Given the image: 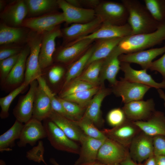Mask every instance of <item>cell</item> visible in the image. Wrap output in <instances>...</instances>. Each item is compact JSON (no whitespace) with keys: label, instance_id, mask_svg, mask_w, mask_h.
Segmentation results:
<instances>
[{"label":"cell","instance_id":"obj_30","mask_svg":"<svg viewBox=\"0 0 165 165\" xmlns=\"http://www.w3.org/2000/svg\"><path fill=\"white\" fill-rule=\"evenodd\" d=\"M26 28L15 27L2 23L0 25V44L5 45L18 43L25 39L27 40L28 35ZM29 34V33H28Z\"/></svg>","mask_w":165,"mask_h":165},{"label":"cell","instance_id":"obj_5","mask_svg":"<svg viewBox=\"0 0 165 165\" xmlns=\"http://www.w3.org/2000/svg\"><path fill=\"white\" fill-rule=\"evenodd\" d=\"M47 138L55 149L75 154H79L80 147L71 139L53 121L49 118L44 120Z\"/></svg>","mask_w":165,"mask_h":165},{"label":"cell","instance_id":"obj_41","mask_svg":"<svg viewBox=\"0 0 165 165\" xmlns=\"http://www.w3.org/2000/svg\"><path fill=\"white\" fill-rule=\"evenodd\" d=\"M65 111L73 120L77 121L83 117L86 108L78 105L63 98L57 97Z\"/></svg>","mask_w":165,"mask_h":165},{"label":"cell","instance_id":"obj_11","mask_svg":"<svg viewBox=\"0 0 165 165\" xmlns=\"http://www.w3.org/2000/svg\"><path fill=\"white\" fill-rule=\"evenodd\" d=\"M60 36H62V32L59 25L43 34L39 56V65L42 71L53 64V57L56 50L55 40Z\"/></svg>","mask_w":165,"mask_h":165},{"label":"cell","instance_id":"obj_44","mask_svg":"<svg viewBox=\"0 0 165 165\" xmlns=\"http://www.w3.org/2000/svg\"><path fill=\"white\" fill-rule=\"evenodd\" d=\"M44 151L43 142L42 141H39L36 146L27 152L26 157L29 160L38 163L42 162L45 164L46 163L43 157Z\"/></svg>","mask_w":165,"mask_h":165},{"label":"cell","instance_id":"obj_13","mask_svg":"<svg viewBox=\"0 0 165 165\" xmlns=\"http://www.w3.org/2000/svg\"><path fill=\"white\" fill-rule=\"evenodd\" d=\"M153 99L140 100L124 104L122 109L127 119L132 121L147 120L155 111Z\"/></svg>","mask_w":165,"mask_h":165},{"label":"cell","instance_id":"obj_57","mask_svg":"<svg viewBox=\"0 0 165 165\" xmlns=\"http://www.w3.org/2000/svg\"><path fill=\"white\" fill-rule=\"evenodd\" d=\"M50 162L53 165H60L53 158H51L50 160Z\"/></svg>","mask_w":165,"mask_h":165},{"label":"cell","instance_id":"obj_20","mask_svg":"<svg viewBox=\"0 0 165 165\" xmlns=\"http://www.w3.org/2000/svg\"><path fill=\"white\" fill-rule=\"evenodd\" d=\"M120 69L124 72L123 78L126 80L142 84L157 90L165 89V79H163L161 82H156L147 73V70L134 69L131 67L130 63L124 62H121Z\"/></svg>","mask_w":165,"mask_h":165},{"label":"cell","instance_id":"obj_18","mask_svg":"<svg viewBox=\"0 0 165 165\" xmlns=\"http://www.w3.org/2000/svg\"><path fill=\"white\" fill-rule=\"evenodd\" d=\"M28 15V10L24 0H17L6 5L0 13L3 23L13 27H20Z\"/></svg>","mask_w":165,"mask_h":165},{"label":"cell","instance_id":"obj_54","mask_svg":"<svg viewBox=\"0 0 165 165\" xmlns=\"http://www.w3.org/2000/svg\"><path fill=\"white\" fill-rule=\"evenodd\" d=\"M157 91L160 97L163 99L164 101V105L165 107V93L160 89H158Z\"/></svg>","mask_w":165,"mask_h":165},{"label":"cell","instance_id":"obj_55","mask_svg":"<svg viewBox=\"0 0 165 165\" xmlns=\"http://www.w3.org/2000/svg\"><path fill=\"white\" fill-rule=\"evenodd\" d=\"M80 165H108L101 163L97 161H96L93 162L82 164Z\"/></svg>","mask_w":165,"mask_h":165},{"label":"cell","instance_id":"obj_47","mask_svg":"<svg viewBox=\"0 0 165 165\" xmlns=\"http://www.w3.org/2000/svg\"><path fill=\"white\" fill-rule=\"evenodd\" d=\"M23 48L18 46H7L0 50V61L20 53Z\"/></svg>","mask_w":165,"mask_h":165},{"label":"cell","instance_id":"obj_9","mask_svg":"<svg viewBox=\"0 0 165 165\" xmlns=\"http://www.w3.org/2000/svg\"><path fill=\"white\" fill-rule=\"evenodd\" d=\"M153 138L141 131L134 138L128 148L130 156L134 161L142 163L154 154Z\"/></svg>","mask_w":165,"mask_h":165},{"label":"cell","instance_id":"obj_34","mask_svg":"<svg viewBox=\"0 0 165 165\" xmlns=\"http://www.w3.org/2000/svg\"><path fill=\"white\" fill-rule=\"evenodd\" d=\"M104 59L96 61L90 63L86 68L84 72L76 79L97 86L100 82L99 75Z\"/></svg>","mask_w":165,"mask_h":165},{"label":"cell","instance_id":"obj_7","mask_svg":"<svg viewBox=\"0 0 165 165\" xmlns=\"http://www.w3.org/2000/svg\"><path fill=\"white\" fill-rule=\"evenodd\" d=\"M64 22L65 19L63 13L56 11L38 16L26 18L21 27L43 34Z\"/></svg>","mask_w":165,"mask_h":165},{"label":"cell","instance_id":"obj_3","mask_svg":"<svg viewBox=\"0 0 165 165\" xmlns=\"http://www.w3.org/2000/svg\"><path fill=\"white\" fill-rule=\"evenodd\" d=\"M42 34L31 31L27 39L30 53L26 61L24 82L28 85L43 75L39 61Z\"/></svg>","mask_w":165,"mask_h":165},{"label":"cell","instance_id":"obj_33","mask_svg":"<svg viewBox=\"0 0 165 165\" xmlns=\"http://www.w3.org/2000/svg\"><path fill=\"white\" fill-rule=\"evenodd\" d=\"M94 48L93 44L80 58L69 66L66 73L63 88L80 75L82 70L86 67V64L93 53Z\"/></svg>","mask_w":165,"mask_h":165},{"label":"cell","instance_id":"obj_49","mask_svg":"<svg viewBox=\"0 0 165 165\" xmlns=\"http://www.w3.org/2000/svg\"><path fill=\"white\" fill-rule=\"evenodd\" d=\"M79 1L82 8L84 6L87 9H94L101 1L99 0H79Z\"/></svg>","mask_w":165,"mask_h":165},{"label":"cell","instance_id":"obj_38","mask_svg":"<svg viewBox=\"0 0 165 165\" xmlns=\"http://www.w3.org/2000/svg\"><path fill=\"white\" fill-rule=\"evenodd\" d=\"M28 85L24 82L20 86L12 90L7 95L0 98V106L1 111L0 117L5 119L9 116V112L10 106L15 98L21 93Z\"/></svg>","mask_w":165,"mask_h":165},{"label":"cell","instance_id":"obj_40","mask_svg":"<svg viewBox=\"0 0 165 165\" xmlns=\"http://www.w3.org/2000/svg\"><path fill=\"white\" fill-rule=\"evenodd\" d=\"M96 86H95L83 80L75 79L63 88L59 97L63 98L71 94Z\"/></svg>","mask_w":165,"mask_h":165},{"label":"cell","instance_id":"obj_28","mask_svg":"<svg viewBox=\"0 0 165 165\" xmlns=\"http://www.w3.org/2000/svg\"><path fill=\"white\" fill-rule=\"evenodd\" d=\"M124 37L96 40V42L94 44L93 51L85 68L94 61L104 59L107 57Z\"/></svg>","mask_w":165,"mask_h":165},{"label":"cell","instance_id":"obj_4","mask_svg":"<svg viewBox=\"0 0 165 165\" xmlns=\"http://www.w3.org/2000/svg\"><path fill=\"white\" fill-rule=\"evenodd\" d=\"M94 10L96 16L100 18L103 23L121 26L127 22L128 12L122 3L101 1Z\"/></svg>","mask_w":165,"mask_h":165},{"label":"cell","instance_id":"obj_58","mask_svg":"<svg viewBox=\"0 0 165 165\" xmlns=\"http://www.w3.org/2000/svg\"><path fill=\"white\" fill-rule=\"evenodd\" d=\"M46 165H47V164H46ZM53 165L52 164V165Z\"/></svg>","mask_w":165,"mask_h":165},{"label":"cell","instance_id":"obj_14","mask_svg":"<svg viewBox=\"0 0 165 165\" xmlns=\"http://www.w3.org/2000/svg\"><path fill=\"white\" fill-rule=\"evenodd\" d=\"M102 24L101 20L96 17L89 22L73 24L70 26L64 28L61 30L65 45L93 33L99 29Z\"/></svg>","mask_w":165,"mask_h":165},{"label":"cell","instance_id":"obj_29","mask_svg":"<svg viewBox=\"0 0 165 165\" xmlns=\"http://www.w3.org/2000/svg\"><path fill=\"white\" fill-rule=\"evenodd\" d=\"M49 119L53 121L71 139L79 142L83 134L74 120L53 111Z\"/></svg>","mask_w":165,"mask_h":165},{"label":"cell","instance_id":"obj_36","mask_svg":"<svg viewBox=\"0 0 165 165\" xmlns=\"http://www.w3.org/2000/svg\"><path fill=\"white\" fill-rule=\"evenodd\" d=\"M38 84L49 97L53 111L58 114L72 120L67 113L60 102L55 97L46 82L45 79L42 76L37 79Z\"/></svg>","mask_w":165,"mask_h":165},{"label":"cell","instance_id":"obj_21","mask_svg":"<svg viewBox=\"0 0 165 165\" xmlns=\"http://www.w3.org/2000/svg\"><path fill=\"white\" fill-rule=\"evenodd\" d=\"M165 53V45L160 48L151 49L135 52L122 54L119 57L120 62L136 63L143 69H149L152 60Z\"/></svg>","mask_w":165,"mask_h":165},{"label":"cell","instance_id":"obj_52","mask_svg":"<svg viewBox=\"0 0 165 165\" xmlns=\"http://www.w3.org/2000/svg\"><path fill=\"white\" fill-rule=\"evenodd\" d=\"M155 157L156 165H165V156H155Z\"/></svg>","mask_w":165,"mask_h":165},{"label":"cell","instance_id":"obj_31","mask_svg":"<svg viewBox=\"0 0 165 165\" xmlns=\"http://www.w3.org/2000/svg\"><path fill=\"white\" fill-rule=\"evenodd\" d=\"M28 17H36L56 11L59 8L56 0H24Z\"/></svg>","mask_w":165,"mask_h":165},{"label":"cell","instance_id":"obj_2","mask_svg":"<svg viewBox=\"0 0 165 165\" xmlns=\"http://www.w3.org/2000/svg\"><path fill=\"white\" fill-rule=\"evenodd\" d=\"M165 40V20L155 31L124 37L117 46L120 53L127 54L145 50Z\"/></svg>","mask_w":165,"mask_h":165},{"label":"cell","instance_id":"obj_10","mask_svg":"<svg viewBox=\"0 0 165 165\" xmlns=\"http://www.w3.org/2000/svg\"><path fill=\"white\" fill-rule=\"evenodd\" d=\"M101 131L107 138L128 148L133 139L141 130L133 122L127 119L119 126Z\"/></svg>","mask_w":165,"mask_h":165},{"label":"cell","instance_id":"obj_50","mask_svg":"<svg viewBox=\"0 0 165 165\" xmlns=\"http://www.w3.org/2000/svg\"><path fill=\"white\" fill-rule=\"evenodd\" d=\"M141 165H156V157L154 154L147 159Z\"/></svg>","mask_w":165,"mask_h":165},{"label":"cell","instance_id":"obj_46","mask_svg":"<svg viewBox=\"0 0 165 165\" xmlns=\"http://www.w3.org/2000/svg\"><path fill=\"white\" fill-rule=\"evenodd\" d=\"M153 139L154 155L165 156V136L158 135L153 137Z\"/></svg>","mask_w":165,"mask_h":165},{"label":"cell","instance_id":"obj_1","mask_svg":"<svg viewBox=\"0 0 165 165\" xmlns=\"http://www.w3.org/2000/svg\"><path fill=\"white\" fill-rule=\"evenodd\" d=\"M128 12L127 23L132 35L150 33L155 31L160 23L152 16L145 6L137 0H122Z\"/></svg>","mask_w":165,"mask_h":165},{"label":"cell","instance_id":"obj_43","mask_svg":"<svg viewBox=\"0 0 165 165\" xmlns=\"http://www.w3.org/2000/svg\"><path fill=\"white\" fill-rule=\"evenodd\" d=\"M20 53L0 61V77L2 83L4 81L16 64Z\"/></svg>","mask_w":165,"mask_h":165},{"label":"cell","instance_id":"obj_17","mask_svg":"<svg viewBox=\"0 0 165 165\" xmlns=\"http://www.w3.org/2000/svg\"><path fill=\"white\" fill-rule=\"evenodd\" d=\"M30 53V49L27 44L20 53L16 64L4 81L2 83L4 89H16L24 82L26 70V62Z\"/></svg>","mask_w":165,"mask_h":165},{"label":"cell","instance_id":"obj_32","mask_svg":"<svg viewBox=\"0 0 165 165\" xmlns=\"http://www.w3.org/2000/svg\"><path fill=\"white\" fill-rule=\"evenodd\" d=\"M24 124L16 120L13 126L0 136V151H11L15 145V141L19 139Z\"/></svg>","mask_w":165,"mask_h":165},{"label":"cell","instance_id":"obj_16","mask_svg":"<svg viewBox=\"0 0 165 165\" xmlns=\"http://www.w3.org/2000/svg\"><path fill=\"white\" fill-rule=\"evenodd\" d=\"M41 122L32 118L24 123L17 143L19 147H25L28 144L34 146L40 140L47 137L45 128Z\"/></svg>","mask_w":165,"mask_h":165},{"label":"cell","instance_id":"obj_45","mask_svg":"<svg viewBox=\"0 0 165 165\" xmlns=\"http://www.w3.org/2000/svg\"><path fill=\"white\" fill-rule=\"evenodd\" d=\"M65 72L64 68L56 65L52 66L47 73V78L50 82L52 84L58 82L63 76Z\"/></svg>","mask_w":165,"mask_h":165},{"label":"cell","instance_id":"obj_22","mask_svg":"<svg viewBox=\"0 0 165 165\" xmlns=\"http://www.w3.org/2000/svg\"><path fill=\"white\" fill-rule=\"evenodd\" d=\"M105 140L93 138L83 133L79 141L81 146L79 157L74 165H80L96 161L99 150Z\"/></svg>","mask_w":165,"mask_h":165},{"label":"cell","instance_id":"obj_26","mask_svg":"<svg viewBox=\"0 0 165 165\" xmlns=\"http://www.w3.org/2000/svg\"><path fill=\"white\" fill-rule=\"evenodd\" d=\"M110 92L109 90L105 88H100L86 108L83 117L91 120L97 127H100L103 123L101 108L104 99Z\"/></svg>","mask_w":165,"mask_h":165},{"label":"cell","instance_id":"obj_39","mask_svg":"<svg viewBox=\"0 0 165 165\" xmlns=\"http://www.w3.org/2000/svg\"><path fill=\"white\" fill-rule=\"evenodd\" d=\"M145 6L153 17L159 23L165 20V0H144Z\"/></svg>","mask_w":165,"mask_h":165},{"label":"cell","instance_id":"obj_8","mask_svg":"<svg viewBox=\"0 0 165 165\" xmlns=\"http://www.w3.org/2000/svg\"><path fill=\"white\" fill-rule=\"evenodd\" d=\"M150 87L142 84L130 82L121 78L113 86L112 91L120 97L124 104L134 101L142 100Z\"/></svg>","mask_w":165,"mask_h":165},{"label":"cell","instance_id":"obj_27","mask_svg":"<svg viewBox=\"0 0 165 165\" xmlns=\"http://www.w3.org/2000/svg\"><path fill=\"white\" fill-rule=\"evenodd\" d=\"M50 99L38 84L34 103L32 118L40 121L49 118L53 111Z\"/></svg>","mask_w":165,"mask_h":165},{"label":"cell","instance_id":"obj_42","mask_svg":"<svg viewBox=\"0 0 165 165\" xmlns=\"http://www.w3.org/2000/svg\"><path fill=\"white\" fill-rule=\"evenodd\" d=\"M127 119L122 109L116 108L111 110L107 116L108 124L112 127L119 126L124 123Z\"/></svg>","mask_w":165,"mask_h":165},{"label":"cell","instance_id":"obj_19","mask_svg":"<svg viewBox=\"0 0 165 165\" xmlns=\"http://www.w3.org/2000/svg\"><path fill=\"white\" fill-rule=\"evenodd\" d=\"M132 34L131 28L127 23L121 26L103 23L101 27L93 33L69 43H73L84 39L95 41L101 39L124 37Z\"/></svg>","mask_w":165,"mask_h":165},{"label":"cell","instance_id":"obj_35","mask_svg":"<svg viewBox=\"0 0 165 165\" xmlns=\"http://www.w3.org/2000/svg\"><path fill=\"white\" fill-rule=\"evenodd\" d=\"M100 89L99 87L96 86L71 94L62 98L74 102L86 108L93 97L97 93Z\"/></svg>","mask_w":165,"mask_h":165},{"label":"cell","instance_id":"obj_12","mask_svg":"<svg viewBox=\"0 0 165 165\" xmlns=\"http://www.w3.org/2000/svg\"><path fill=\"white\" fill-rule=\"evenodd\" d=\"M30 85L28 91L21 97L13 111L16 120L24 123L32 117L34 101L38 84L36 79L32 81Z\"/></svg>","mask_w":165,"mask_h":165},{"label":"cell","instance_id":"obj_56","mask_svg":"<svg viewBox=\"0 0 165 165\" xmlns=\"http://www.w3.org/2000/svg\"><path fill=\"white\" fill-rule=\"evenodd\" d=\"M5 4H6V3L5 2V1H4L0 0V10H1V11H2L6 7V6H5Z\"/></svg>","mask_w":165,"mask_h":165},{"label":"cell","instance_id":"obj_51","mask_svg":"<svg viewBox=\"0 0 165 165\" xmlns=\"http://www.w3.org/2000/svg\"><path fill=\"white\" fill-rule=\"evenodd\" d=\"M141 163H137L134 161L129 155L121 163V165H141Z\"/></svg>","mask_w":165,"mask_h":165},{"label":"cell","instance_id":"obj_15","mask_svg":"<svg viewBox=\"0 0 165 165\" xmlns=\"http://www.w3.org/2000/svg\"><path fill=\"white\" fill-rule=\"evenodd\" d=\"M57 0L59 8L63 11L67 24L87 23L96 17L94 9L75 7L66 0Z\"/></svg>","mask_w":165,"mask_h":165},{"label":"cell","instance_id":"obj_37","mask_svg":"<svg viewBox=\"0 0 165 165\" xmlns=\"http://www.w3.org/2000/svg\"><path fill=\"white\" fill-rule=\"evenodd\" d=\"M75 124L83 133L90 137L99 140L105 139L107 137L90 120L84 117L77 121L74 120Z\"/></svg>","mask_w":165,"mask_h":165},{"label":"cell","instance_id":"obj_24","mask_svg":"<svg viewBox=\"0 0 165 165\" xmlns=\"http://www.w3.org/2000/svg\"><path fill=\"white\" fill-rule=\"evenodd\" d=\"M121 54L116 46L110 54L104 59L100 73V83H104L107 80L112 86L116 83L118 81L116 77L120 69L121 62L119 57Z\"/></svg>","mask_w":165,"mask_h":165},{"label":"cell","instance_id":"obj_53","mask_svg":"<svg viewBox=\"0 0 165 165\" xmlns=\"http://www.w3.org/2000/svg\"><path fill=\"white\" fill-rule=\"evenodd\" d=\"M66 1L70 4L73 6L82 8L80 4L79 0H66Z\"/></svg>","mask_w":165,"mask_h":165},{"label":"cell","instance_id":"obj_23","mask_svg":"<svg viewBox=\"0 0 165 165\" xmlns=\"http://www.w3.org/2000/svg\"><path fill=\"white\" fill-rule=\"evenodd\" d=\"M94 41L84 39L67 44L60 48L56 57L57 61L67 64L82 54H83Z\"/></svg>","mask_w":165,"mask_h":165},{"label":"cell","instance_id":"obj_25","mask_svg":"<svg viewBox=\"0 0 165 165\" xmlns=\"http://www.w3.org/2000/svg\"><path fill=\"white\" fill-rule=\"evenodd\" d=\"M133 122L142 131L148 135L165 136V116L161 112L155 111L146 120Z\"/></svg>","mask_w":165,"mask_h":165},{"label":"cell","instance_id":"obj_6","mask_svg":"<svg viewBox=\"0 0 165 165\" xmlns=\"http://www.w3.org/2000/svg\"><path fill=\"white\" fill-rule=\"evenodd\" d=\"M129 155L128 148L107 138L99 150L96 161L108 165H121Z\"/></svg>","mask_w":165,"mask_h":165},{"label":"cell","instance_id":"obj_48","mask_svg":"<svg viewBox=\"0 0 165 165\" xmlns=\"http://www.w3.org/2000/svg\"><path fill=\"white\" fill-rule=\"evenodd\" d=\"M149 69L159 72L165 79V53L160 58L152 62Z\"/></svg>","mask_w":165,"mask_h":165}]
</instances>
